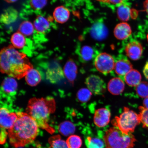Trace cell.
Wrapping results in <instances>:
<instances>
[{
    "instance_id": "obj_1",
    "label": "cell",
    "mask_w": 148,
    "mask_h": 148,
    "mask_svg": "<svg viewBox=\"0 0 148 148\" xmlns=\"http://www.w3.org/2000/svg\"><path fill=\"white\" fill-rule=\"evenodd\" d=\"M17 120L8 130L9 142L14 147H24L31 143L38 135V127L36 122L27 113L18 112Z\"/></svg>"
},
{
    "instance_id": "obj_2",
    "label": "cell",
    "mask_w": 148,
    "mask_h": 148,
    "mask_svg": "<svg viewBox=\"0 0 148 148\" xmlns=\"http://www.w3.org/2000/svg\"><path fill=\"white\" fill-rule=\"evenodd\" d=\"M0 67L2 73L17 79L25 77L27 71L33 68L26 56L12 46L1 50Z\"/></svg>"
},
{
    "instance_id": "obj_3",
    "label": "cell",
    "mask_w": 148,
    "mask_h": 148,
    "mask_svg": "<svg viewBox=\"0 0 148 148\" xmlns=\"http://www.w3.org/2000/svg\"><path fill=\"white\" fill-rule=\"evenodd\" d=\"M55 108V101L52 98H34L28 103L27 113L34 120L39 127L52 134L55 130L49 125V122L50 116Z\"/></svg>"
},
{
    "instance_id": "obj_4",
    "label": "cell",
    "mask_w": 148,
    "mask_h": 148,
    "mask_svg": "<svg viewBox=\"0 0 148 148\" xmlns=\"http://www.w3.org/2000/svg\"><path fill=\"white\" fill-rule=\"evenodd\" d=\"M106 148H133L136 139L132 134H126L117 127H111L104 136Z\"/></svg>"
},
{
    "instance_id": "obj_5",
    "label": "cell",
    "mask_w": 148,
    "mask_h": 148,
    "mask_svg": "<svg viewBox=\"0 0 148 148\" xmlns=\"http://www.w3.org/2000/svg\"><path fill=\"white\" fill-rule=\"evenodd\" d=\"M140 123L139 114L127 107H124L123 112L119 116H116L112 122L114 127L126 134H132Z\"/></svg>"
},
{
    "instance_id": "obj_6",
    "label": "cell",
    "mask_w": 148,
    "mask_h": 148,
    "mask_svg": "<svg viewBox=\"0 0 148 148\" xmlns=\"http://www.w3.org/2000/svg\"><path fill=\"white\" fill-rule=\"evenodd\" d=\"M115 64L112 56L105 53L98 54L94 60L96 69L104 75L110 73L114 69Z\"/></svg>"
},
{
    "instance_id": "obj_7",
    "label": "cell",
    "mask_w": 148,
    "mask_h": 148,
    "mask_svg": "<svg viewBox=\"0 0 148 148\" xmlns=\"http://www.w3.org/2000/svg\"><path fill=\"white\" fill-rule=\"evenodd\" d=\"M18 84L14 77H7L3 79L1 89V98L8 99L13 97L16 94Z\"/></svg>"
},
{
    "instance_id": "obj_8",
    "label": "cell",
    "mask_w": 148,
    "mask_h": 148,
    "mask_svg": "<svg viewBox=\"0 0 148 148\" xmlns=\"http://www.w3.org/2000/svg\"><path fill=\"white\" fill-rule=\"evenodd\" d=\"M85 82L88 89L96 95H101L106 90V84L99 76L90 75L86 79Z\"/></svg>"
},
{
    "instance_id": "obj_9",
    "label": "cell",
    "mask_w": 148,
    "mask_h": 148,
    "mask_svg": "<svg viewBox=\"0 0 148 148\" xmlns=\"http://www.w3.org/2000/svg\"><path fill=\"white\" fill-rule=\"evenodd\" d=\"M17 118L16 112H11L6 107H1L0 110L1 128L8 130L12 128Z\"/></svg>"
},
{
    "instance_id": "obj_10",
    "label": "cell",
    "mask_w": 148,
    "mask_h": 148,
    "mask_svg": "<svg viewBox=\"0 0 148 148\" xmlns=\"http://www.w3.org/2000/svg\"><path fill=\"white\" fill-rule=\"evenodd\" d=\"M143 47L140 42L134 40L127 44L125 49L126 54L133 60H137L141 57Z\"/></svg>"
},
{
    "instance_id": "obj_11",
    "label": "cell",
    "mask_w": 148,
    "mask_h": 148,
    "mask_svg": "<svg viewBox=\"0 0 148 148\" xmlns=\"http://www.w3.org/2000/svg\"><path fill=\"white\" fill-rule=\"evenodd\" d=\"M110 112L108 109L106 108L98 109L94 113V123L98 127H105L110 123Z\"/></svg>"
},
{
    "instance_id": "obj_12",
    "label": "cell",
    "mask_w": 148,
    "mask_h": 148,
    "mask_svg": "<svg viewBox=\"0 0 148 148\" xmlns=\"http://www.w3.org/2000/svg\"><path fill=\"white\" fill-rule=\"evenodd\" d=\"M114 69L116 74L120 76H124L133 69V65L125 57H122L116 60Z\"/></svg>"
},
{
    "instance_id": "obj_13",
    "label": "cell",
    "mask_w": 148,
    "mask_h": 148,
    "mask_svg": "<svg viewBox=\"0 0 148 148\" xmlns=\"http://www.w3.org/2000/svg\"><path fill=\"white\" fill-rule=\"evenodd\" d=\"M90 33L92 38L101 40L106 38L108 31L103 22L99 21L92 26L90 29Z\"/></svg>"
},
{
    "instance_id": "obj_14",
    "label": "cell",
    "mask_w": 148,
    "mask_h": 148,
    "mask_svg": "<svg viewBox=\"0 0 148 148\" xmlns=\"http://www.w3.org/2000/svg\"><path fill=\"white\" fill-rule=\"evenodd\" d=\"M98 53L95 49L88 46H83L80 47L77 51L79 59L83 62H86L95 58Z\"/></svg>"
},
{
    "instance_id": "obj_15",
    "label": "cell",
    "mask_w": 148,
    "mask_h": 148,
    "mask_svg": "<svg viewBox=\"0 0 148 148\" xmlns=\"http://www.w3.org/2000/svg\"><path fill=\"white\" fill-rule=\"evenodd\" d=\"M64 75L70 83L73 84L76 79L77 68L76 64L72 60L66 62L64 68Z\"/></svg>"
},
{
    "instance_id": "obj_16",
    "label": "cell",
    "mask_w": 148,
    "mask_h": 148,
    "mask_svg": "<svg viewBox=\"0 0 148 148\" xmlns=\"http://www.w3.org/2000/svg\"><path fill=\"white\" fill-rule=\"evenodd\" d=\"M125 84L119 77H114L109 81L108 89L110 93L114 95H119L125 90Z\"/></svg>"
},
{
    "instance_id": "obj_17",
    "label": "cell",
    "mask_w": 148,
    "mask_h": 148,
    "mask_svg": "<svg viewBox=\"0 0 148 148\" xmlns=\"http://www.w3.org/2000/svg\"><path fill=\"white\" fill-rule=\"evenodd\" d=\"M132 33L131 27L128 24L123 23L116 25L114 31V36L116 38L123 40L128 38Z\"/></svg>"
},
{
    "instance_id": "obj_18",
    "label": "cell",
    "mask_w": 148,
    "mask_h": 148,
    "mask_svg": "<svg viewBox=\"0 0 148 148\" xmlns=\"http://www.w3.org/2000/svg\"><path fill=\"white\" fill-rule=\"evenodd\" d=\"M70 15L69 10L63 6L57 7L53 13V17L56 21L60 23H64L67 21Z\"/></svg>"
},
{
    "instance_id": "obj_19",
    "label": "cell",
    "mask_w": 148,
    "mask_h": 148,
    "mask_svg": "<svg viewBox=\"0 0 148 148\" xmlns=\"http://www.w3.org/2000/svg\"><path fill=\"white\" fill-rule=\"evenodd\" d=\"M25 77L27 84L31 86H37L41 80V75L40 72L33 68L27 71Z\"/></svg>"
},
{
    "instance_id": "obj_20",
    "label": "cell",
    "mask_w": 148,
    "mask_h": 148,
    "mask_svg": "<svg viewBox=\"0 0 148 148\" xmlns=\"http://www.w3.org/2000/svg\"><path fill=\"white\" fill-rule=\"evenodd\" d=\"M142 76L139 72L136 70L132 69L125 76V82L131 86H137L141 82Z\"/></svg>"
},
{
    "instance_id": "obj_21",
    "label": "cell",
    "mask_w": 148,
    "mask_h": 148,
    "mask_svg": "<svg viewBox=\"0 0 148 148\" xmlns=\"http://www.w3.org/2000/svg\"><path fill=\"white\" fill-rule=\"evenodd\" d=\"M117 13L118 18L123 21H128L131 16V11L129 5L126 2L117 7Z\"/></svg>"
},
{
    "instance_id": "obj_22",
    "label": "cell",
    "mask_w": 148,
    "mask_h": 148,
    "mask_svg": "<svg viewBox=\"0 0 148 148\" xmlns=\"http://www.w3.org/2000/svg\"><path fill=\"white\" fill-rule=\"evenodd\" d=\"M63 71L60 67L50 68L46 72V77L52 83L58 82L61 78L64 77Z\"/></svg>"
},
{
    "instance_id": "obj_23",
    "label": "cell",
    "mask_w": 148,
    "mask_h": 148,
    "mask_svg": "<svg viewBox=\"0 0 148 148\" xmlns=\"http://www.w3.org/2000/svg\"><path fill=\"white\" fill-rule=\"evenodd\" d=\"M34 26L37 32L44 33L49 28L50 23L49 21L44 16H39L35 20Z\"/></svg>"
},
{
    "instance_id": "obj_24",
    "label": "cell",
    "mask_w": 148,
    "mask_h": 148,
    "mask_svg": "<svg viewBox=\"0 0 148 148\" xmlns=\"http://www.w3.org/2000/svg\"><path fill=\"white\" fill-rule=\"evenodd\" d=\"M11 42L14 48L21 49L25 45V36L20 32H16L14 33L11 37Z\"/></svg>"
},
{
    "instance_id": "obj_25",
    "label": "cell",
    "mask_w": 148,
    "mask_h": 148,
    "mask_svg": "<svg viewBox=\"0 0 148 148\" xmlns=\"http://www.w3.org/2000/svg\"><path fill=\"white\" fill-rule=\"evenodd\" d=\"M17 12L13 8L6 9L1 16V20L3 23L8 25L13 23L16 19Z\"/></svg>"
},
{
    "instance_id": "obj_26",
    "label": "cell",
    "mask_w": 148,
    "mask_h": 148,
    "mask_svg": "<svg viewBox=\"0 0 148 148\" xmlns=\"http://www.w3.org/2000/svg\"><path fill=\"white\" fill-rule=\"evenodd\" d=\"M58 130L61 134L64 136H68L74 134L75 127L71 122L66 121L60 124L59 125Z\"/></svg>"
},
{
    "instance_id": "obj_27",
    "label": "cell",
    "mask_w": 148,
    "mask_h": 148,
    "mask_svg": "<svg viewBox=\"0 0 148 148\" xmlns=\"http://www.w3.org/2000/svg\"><path fill=\"white\" fill-rule=\"evenodd\" d=\"M85 143L88 148H105V143L99 138L87 137L85 140Z\"/></svg>"
},
{
    "instance_id": "obj_28",
    "label": "cell",
    "mask_w": 148,
    "mask_h": 148,
    "mask_svg": "<svg viewBox=\"0 0 148 148\" xmlns=\"http://www.w3.org/2000/svg\"><path fill=\"white\" fill-rule=\"evenodd\" d=\"M34 25L29 21L22 23L19 27V32L24 36H29L32 35L34 30Z\"/></svg>"
},
{
    "instance_id": "obj_29",
    "label": "cell",
    "mask_w": 148,
    "mask_h": 148,
    "mask_svg": "<svg viewBox=\"0 0 148 148\" xmlns=\"http://www.w3.org/2000/svg\"><path fill=\"white\" fill-rule=\"evenodd\" d=\"M49 142L52 148H69L66 141L62 139L59 135L51 137Z\"/></svg>"
},
{
    "instance_id": "obj_30",
    "label": "cell",
    "mask_w": 148,
    "mask_h": 148,
    "mask_svg": "<svg viewBox=\"0 0 148 148\" xmlns=\"http://www.w3.org/2000/svg\"><path fill=\"white\" fill-rule=\"evenodd\" d=\"M92 92L86 88H82L79 90L77 93V98L81 103H86L91 98Z\"/></svg>"
},
{
    "instance_id": "obj_31",
    "label": "cell",
    "mask_w": 148,
    "mask_h": 148,
    "mask_svg": "<svg viewBox=\"0 0 148 148\" xmlns=\"http://www.w3.org/2000/svg\"><path fill=\"white\" fill-rule=\"evenodd\" d=\"M66 142L69 148H80L82 145V140L76 135L70 136Z\"/></svg>"
},
{
    "instance_id": "obj_32",
    "label": "cell",
    "mask_w": 148,
    "mask_h": 148,
    "mask_svg": "<svg viewBox=\"0 0 148 148\" xmlns=\"http://www.w3.org/2000/svg\"><path fill=\"white\" fill-rule=\"evenodd\" d=\"M136 91L137 95L140 97H148V83L142 82L136 86Z\"/></svg>"
},
{
    "instance_id": "obj_33",
    "label": "cell",
    "mask_w": 148,
    "mask_h": 148,
    "mask_svg": "<svg viewBox=\"0 0 148 148\" xmlns=\"http://www.w3.org/2000/svg\"><path fill=\"white\" fill-rule=\"evenodd\" d=\"M140 123L143 127L148 129V109L145 107L140 106L139 108Z\"/></svg>"
},
{
    "instance_id": "obj_34",
    "label": "cell",
    "mask_w": 148,
    "mask_h": 148,
    "mask_svg": "<svg viewBox=\"0 0 148 148\" xmlns=\"http://www.w3.org/2000/svg\"><path fill=\"white\" fill-rule=\"evenodd\" d=\"M47 3V0H30L31 6L35 10H40L44 8Z\"/></svg>"
},
{
    "instance_id": "obj_35",
    "label": "cell",
    "mask_w": 148,
    "mask_h": 148,
    "mask_svg": "<svg viewBox=\"0 0 148 148\" xmlns=\"http://www.w3.org/2000/svg\"><path fill=\"white\" fill-rule=\"evenodd\" d=\"M8 134L5 130V129L1 128V136H0V143L1 144H3L5 143Z\"/></svg>"
},
{
    "instance_id": "obj_36",
    "label": "cell",
    "mask_w": 148,
    "mask_h": 148,
    "mask_svg": "<svg viewBox=\"0 0 148 148\" xmlns=\"http://www.w3.org/2000/svg\"><path fill=\"white\" fill-rule=\"evenodd\" d=\"M127 0H106V3L109 4L116 5L118 7V5L123 3L126 2Z\"/></svg>"
},
{
    "instance_id": "obj_37",
    "label": "cell",
    "mask_w": 148,
    "mask_h": 148,
    "mask_svg": "<svg viewBox=\"0 0 148 148\" xmlns=\"http://www.w3.org/2000/svg\"><path fill=\"white\" fill-rule=\"evenodd\" d=\"M143 73L146 78L148 79V61L145 64L143 70Z\"/></svg>"
},
{
    "instance_id": "obj_38",
    "label": "cell",
    "mask_w": 148,
    "mask_h": 148,
    "mask_svg": "<svg viewBox=\"0 0 148 148\" xmlns=\"http://www.w3.org/2000/svg\"><path fill=\"white\" fill-rule=\"evenodd\" d=\"M143 7L148 16V0H145L143 3Z\"/></svg>"
},
{
    "instance_id": "obj_39",
    "label": "cell",
    "mask_w": 148,
    "mask_h": 148,
    "mask_svg": "<svg viewBox=\"0 0 148 148\" xmlns=\"http://www.w3.org/2000/svg\"><path fill=\"white\" fill-rule=\"evenodd\" d=\"M143 105L145 108L148 109V97L144 100Z\"/></svg>"
},
{
    "instance_id": "obj_40",
    "label": "cell",
    "mask_w": 148,
    "mask_h": 148,
    "mask_svg": "<svg viewBox=\"0 0 148 148\" xmlns=\"http://www.w3.org/2000/svg\"><path fill=\"white\" fill-rule=\"evenodd\" d=\"M5 1L8 3H13L15 2L18 0H4Z\"/></svg>"
},
{
    "instance_id": "obj_41",
    "label": "cell",
    "mask_w": 148,
    "mask_h": 148,
    "mask_svg": "<svg viewBox=\"0 0 148 148\" xmlns=\"http://www.w3.org/2000/svg\"><path fill=\"white\" fill-rule=\"evenodd\" d=\"M97 1L101 2L103 3H106V0H97Z\"/></svg>"
},
{
    "instance_id": "obj_42",
    "label": "cell",
    "mask_w": 148,
    "mask_h": 148,
    "mask_svg": "<svg viewBox=\"0 0 148 148\" xmlns=\"http://www.w3.org/2000/svg\"><path fill=\"white\" fill-rule=\"evenodd\" d=\"M147 41L148 42V34H147Z\"/></svg>"
},
{
    "instance_id": "obj_43",
    "label": "cell",
    "mask_w": 148,
    "mask_h": 148,
    "mask_svg": "<svg viewBox=\"0 0 148 148\" xmlns=\"http://www.w3.org/2000/svg\"><path fill=\"white\" fill-rule=\"evenodd\" d=\"M18 148H21V147H18Z\"/></svg>"
}]
</instances>
